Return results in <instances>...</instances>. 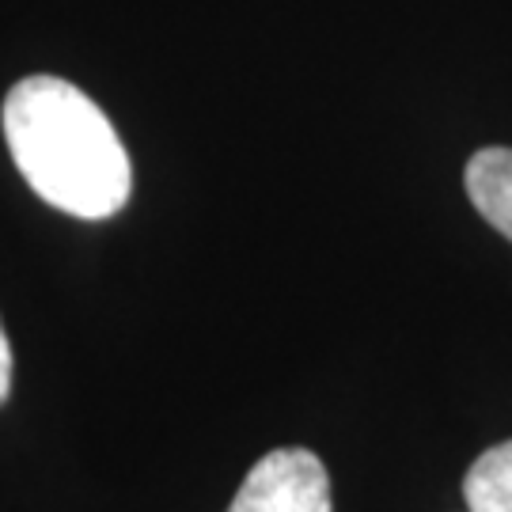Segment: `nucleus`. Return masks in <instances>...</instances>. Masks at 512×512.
Wrapping results in <instances>:
<instances>
[{
    "label": "nucleus",
    "instance_id": "nucleus-1",
    "mask_svg": "<svg viewBox=\"0 0 512 512\" xmlns=\"http://www.w3.org/2000/svg\"><path fill=\"white\" fill-rule=\"evenodd\" d=\"M4 141L46 205L107 220L129 202L133 167L110 118L61 76H27L4 99Z\"/></svg>",
    "mask_w": 512,
    "mask_h": 512
},
{
    "label": "nucleus",
    "instance_id": "nucleus-2",
    "mask_svg": "<svg viewBox=\"0 0 512 512\" xmlns=\"http://www.w3.org/2000/svg\"><path fill=\"white\" fill-rule=\"evenodd\" d=\"M228 512H334L323 459L308 448H274L247 471Z\"/></svg>",
    "mask_w": 512,
    "mask_h": 512
},
{
    "label": "nucleus",
    "instance_id": "nucleus-3",
    "mask_svg": "<svg viewBox=\"0 0 512 512\" xmlns=\"http://www.w3.org/2000/svg\"><path fill=\"white\" fill-rule=\"evenodd\" d=\"M467 198L512 243V148H478L463 171Z\"/></svg>",
    "mask_w": 512,
    "mask_h": 512
},
{
    "label": "nucleus",
    "instance_id": "nucleus-4",
    "mask_svg": "<svg viewBox=\"0 0 512 512\" xmlns=\"http://www.w3.org/2000/svg\"><path fill=\"white\" fill-rule=\"evenodd\" d=\"M467 512H512V440L486 448L463 478Z\"/></svg>",
    "mask_w": 512,
    "mask_h": 512
},
{
    "label": "nucleus",
    "instance_id": "nucleus-5",
    "mask_svg": "<svg viewBox=\"0 0 512 512\" xmlns=\"http://www.w3.org/2000/svg\"><path fill=\"white\" fill-rule=\"evenodd\" d=\"M8 395H12V342L0 323V406L8 403Z\"/></svg>",
    "mask_w": 512,
    "mask_h": 512
}]
</instances>
